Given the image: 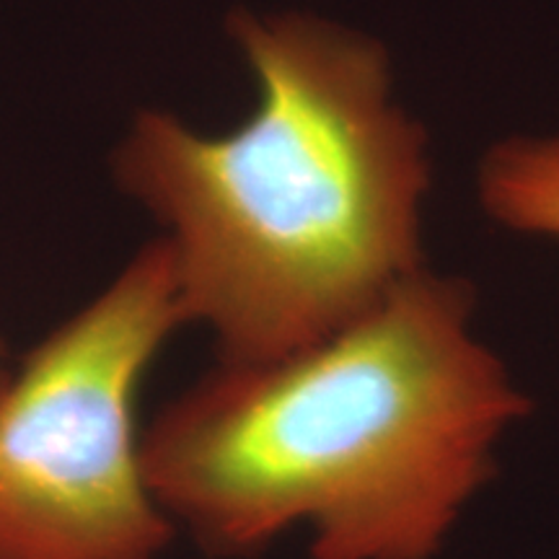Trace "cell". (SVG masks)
<instances>
[{
	"instance_id": "cell-1",
	"label": "cell",
	"mask_w": 559,
	"mask_h": 559,
	"mask_svg": "<svg viewBox=\"0 0 559 559\" xmlns=\"http://www.w3.org/2000/svg\"><path fill=\"white\" fill-rule=\"evenodd\" d=\"M528 412L469 285L423 267L321 342L218 362L153 417L143 464L210 557L306 528L313 559H436Z\"/></svg>"
},
{
	"instance_id": "cell-2",
	"label": "cell",
	"mask_w": 559,
	"mask_h": 559,
	"mask_svg": "<svg viewBox=\"0 0 559 559\" xmlns=\"http://www.w3.org/2000/svg\"><path fill=\"white\" fill-rule=\"evenodd\" d=\"M228 32L257 81L249 120L205 135L148 109L115 174L164 228L185 324L243 366L330 337L425 267L430 169L379 41L298 13L241 11Z\"/></svg>"
},
{
	"instance_id": "cell-3",
	"label": "cell",
	"mask_w": 559,
	"mask_h": 559,
	"mask_svg": "<svg viewBox=\"0 0 559 559\" xmlns=\"http://www.w3.org/2000/svg\"><path fill=\"white\" fill-rule=\"evenodd\" d=\"M185 326L156 239L0 389V559H158L177 528L143 464L135 396Z\"/></svg>"
},
{
	"instance_id": "cell-4",
	"label": "cell",
	"mask_w": 559,
	"mask_h": 559,
	"mask_svg": "<svg viewBox=\"0 0 559 559\" xmlns=\"http://www.w3.org/2000/svg\"><path fill=\"white\" fill-rule=\"evenodd\" d=\"M479 198L506 228L559 241V138L495 145L479 169Z\"/></svg>"
},
{
	"instance_id": "cell-5",
	"label": "cell",
	"mask_w": 559,
	"mask_h": 559,
	"mask_svg": "<svg viewBox=\"0 0 559 559\" xmlns=\"http://www.w3.org/2000/svg\"><path fill=\"white\" fill-rule=\"evenodd\" d=\"M9 366H5V345H3V340H0V389H3V383H5V379H9Z\"/></svg>"
}]
</instances>
